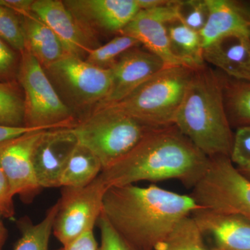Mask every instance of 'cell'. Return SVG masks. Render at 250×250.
<instances>
[{"label": "cell", "instance_id": "obj_1", "mask_svg": "<svg viewBox=\"0 0 250 250\" xmlns=\"http://www.w3.org/2000/svg\"><path fill=\"white\" fill-rule=\"evenodd\" d=\"M210 159L177 127L148 133L130 152L104 169L99 177L107 190L136 182L176 179L193 188L205 175Z\"/></svg>", "mask_w": 250, "mask_h": 250}, {"label": "cell", "instance_id": "obj_2", "mask_svg": "<svg viewBox=\"0 0 250 250\" xmlns=\"http://www.w3.org/2000/svg\"><path fill=\"white\" fill-rule=\"evenodd\" d=\"M191 195L151 184L112 187L102 213L123 238L139 250H153L182 219L200 208Z\"/></svg>", "mask_w": 250, "mask_h": 250}, {"label": "cell", "instance_id": "obj_3", "mask_svg": "<svg viewBox=\"0 0 250 250\" xmlns=\"http://www.w3.org/2000/svg\"><path fill=\"white\" fill-rule=\"evenodd\" d=\"M173 125L210 159L229 157L233 134L221 77L206 65L194 70Z\"/></svg>", "mask_w": 250, "mask_h": 250}, {"label": "cell", "instance_id": "obj_4", "mask_svg": "<svg viewBox=\"0 0 250 250\" xmlns=\"http://www.w3.org/2000/svg\"><path fill=\"white\" fill-rule=\"evenodd\" d=\"M71 128L79 144L98 158L103 170L126 155L148 133L158 129L112 106L95 108Z\"/></svg>", "mask_w": 250, "mask_h": 250}, {"label": "cell", "instance_id": "obj_5", "mask_svg": "<svg viewBox=\"0 0 250 250\" xmlns=\"http://www.w3.org/2000/svg\"><path fill=\"white\" fill-rule=\"evenodd\" d=\"M193 71L183 65L166 66L121 101L106 106H114L152 127L172 126Z\"/></svg>", "mask_w": 250, "mask_h": 250}, {"label": "cell", "instance_id": "obj_6", "mask_svg": "<svg viewBox=\"0 0 250 250\" xmlns=\"http://www.w3.org/2000/svg\"><path fill=\"white\" fill-rule=\"evenodd\" d=\"M18 82L24 96V126L51 129L68 127L75 123L47 76L43 67L25 49L21 52Z\"/></svg>", "mask_w": 250, "mask_h": 250}, {"label": "cell", "instance_id": "obj_7", "mask_svg": "<svg viewBox=\"0 0 250 250\" xmlns=\"http://www.w3.org/2000/svg\"><path fill=\"white\" fill-rule=\"evenodd\" d=\"M190 195L201 208L241 215L250 221V179L228 156L210 159Z\"/></svg>", "mask_w": 250, "mask_h": 250}, {"label": "cell", "instance_id": "obj_8", "mask_svg": "<svg viewBox=\"0 0 250 250\" xmlns=\"http://www.w3.org/2000/svg\"><path fill=\"white\" fill-rule=\"evenodd\" d=\"M106 190L99 176L85 187H62L53 228V234L62 246L94 230Z\"/></svg>", "mask_w": 250, "mask_h": 250}, {"label": "cell", "instance_id": "obj_9", "mask_svg": "<svg viewBox=\"0 0 250 250\" xmlns=\"http://www.w3.org/2000/svg\"><path fill=\"white\" fill-rule=\"evenodd\" d=\"M46 69L70 98L81 106L98 105L111 89L110 68L95 66L80 57L66 54Z\"/></svg>", "mask_w": 250, "mask_h": 250}, {"label": "cell", "instance_id": "obj_10", "mask_svg": "<svg viewBox=\"0 0 250 250\" xmlns=\"http://www.w3.org/2000/svg\"><path fill=\"white\" fill-rule=\"evenodd\" d=\"M44 131H30L0 143V165L11 193L18 195L25 203L32 202L42 189L36 178L33 154Z\"/></svg>", "mask_w": 250, "mask_h": 250}, {"label": "cell", "instance_id": "obj_11", "mask_svg": "<svg viewBox=\"0 0 250 250\" xmlns=\"http://www.w3.org/2000/svg\"><path fill=\"white\" fill-rule=\"evenodd\" d=\"M177 3L170 0L158 7L141 10L119 34L134 38L167 66L183 65L171 51L167 30V23L177 18Z\"/></svg>", "mask_w": 250, "mask_h": 250}, {"label": "cell", "instance_id": "obj_12", "mask_svg": "<svg viewBox=\"0 0 250 250\" xmlns=\"http://www.w3.org/2000/svg\"><path fill=\"white\" fill-rule=\"evenodd\" d=\"M71 127L45 130L36 143L33 162L36 178L42 188L60 187L67 161L78 145Z\"/></svg>", "mask_w": 250, "mask_h": 250}, {"label": "cell", "instance_id": "obj_13", "mask_svg": "<svg viewBox=\"0 0 250 250\" xmlns=\"http://www.w3.org/2000/svg\"><path fill=\"white\" fill-rule=\"evenodd\" d=\"M167 66L162 59L147 49L135 47L125 52L109 67L111 87L106 98L95 108L123 100L153 75Z\"/></svg>", "mask_w": 250, "mask_h": 250}, {"label": "cell", "instance_id": "obj_14", "mask_svg": "<svg viewBox=\"0 0 250 250\" xmlns=\"http://www.w3.org/2000/svg\"><path fill=\"white\" fill-rule=\"evenodd\" d=\"M63 2L92 36L94 31L120 34L141 11L136 0H66Z\"/></svg>", "mask_w": 250, "mask_h": 250}, {"label": "cell", "instance_id": "obj_15", "mask_svg": "<svg viewBox=\"0 0 250 250\" xmlns=\"http://www.w3.org/2000/svg\"><path fill=\"white\" fill-rule=\"evenodd\" d=\"M31 11L59 38L67 54L86 58L95 49L90 35L60 0H34Z\"/></svg>", "mask_w": 250, "mask_h": 250}, {"label": "cell", "instance_id": "obj_16", "mask_svg": "<svg viewBox=\"0 0 250 250\" xmlns=\"http://www.w3.org/2000/svg\"><path fill=\"white\" fill-rule=\"evenodd\" d=\"M191 216L218 250H250V221L244 217L201 208Z\"/></svg>", "mask_w": 250, "mask_h": 250}, {"label": "cell", "instance_id": "obj_17", "mask_svg": "<svg viewBox=\"0 0 250 250\" xmlns=\"http://www.w3.org/2000/svg\"><path fill=\"white\" fill-rule=\"evenodd\" d=\"M208 19L200 31L204 49L233 34L250 36L249 6L231 0H206Z\"/></svg>", "mask_w": 250, "mask_h": 250}, {"label": "cell", "instance_id": "obj_18", "mask_svg": "<svg viewBox=\"0 0 250 250\" xmlns=\"http://www.w3.org/2000/svg\"><path fill=\"white\" fill-rule=\"evenodd\" d=\"M204 59L226 76L250 82V36L224 37L204 49Z\"/></svg>", "mask_w": 250, "mask_h": 250}, {"label": "cell", "instance_id": "obj_19", "mask_svg": "<svg viewBox=\"0 0 250 250\" xmlns=\"http://www.w3.org/2000/svg\"><path fill=\"white\" fill-rule=\"evenodd\" d=\"M25 49L45 68L58 62L66 51L57 35L33 12L21 16Z\"/></svg>", "mask_w": 250, "mask_h": 250}, {"label": "cell", "instance_id": "obj_20", "mask_svg": "<svg viewBox=\"0 0 250 250\" xmlns=\"http://www.w3.org/2000/svg\"><path fill=\"white\" fill-rule=\"evenodd\" d=\"M171 51L184 66L197 70L205 66L200 32L188 27L178 18L167 23Z\"/></svg>", "mask_w": 250, "mask_h": 250}, {"label": "cell", "instance_id": "obj_21", "mask_svg": "<svg viewBox=\"0 0 250 250\" xmlns=\"http://www.w3.org/2000/svg\"><path fill=\"white\" fill-rule=\"evenodd\" d=\"M103 169L98 158L78 143L62 172L60 187H86L100 175Z\"/></svg>", "mask_w": 250, "mask_h": 250}, {"label": "cell", "instance_id": "obj_22", "mask_svg": "<svg viewBox=\"0 0 250 250\" xmlns=\"http://www.w3.org/2000/svg\"><path fill=\"white\" fill-rule=\"evenodd\" d=\"M225 108L230 125L250 124V82L220 76Z\"/></svg>", "mask_w": 250, "mask_h": 250}, {"label": "cell", "instance_id": "obj_23", "mask_svg": "<svg viewBox=\"0 0 250 250\" xmlns=\"http://www.w3.org/2000/svg\"><path fill=\"white\" fill-rule=\"evenodd\" d=\"M58 202L49 208L42 221L34 224L28 218L18 222L21 236L14 250H49L51 234L58 212Z\"/></svg>", "mask_w": 250, "mask_h": 250}, {"label": "cell", "instance_id": "obj_24", "mask_svg": "<svg viewBox=\"0 0 250 250\" xmlns=\"http://www.w3.org/2000/svg\"><path fill=\"white\" fill-rule=\"evenodd\" d=\"M153 250H211L191 215L180 220Z\"/></svg>", "mask_w": 250, "mask_h": 250}, {"label": "cell", "instance_id": "obj_25", "mask_svg": "<svg viewBox=\"0 0 250 250\" xmlns=\"http://www.w3.org/2000/svg\"><path fill=\"white\" fill-rule=\"evenodd\" d=\"M0 125L25 126L24 96L18 82H0Z\"/></svg>", "mask_w": 250, "mask_h": 250}, {"label": "cell", "instance_id": "obj_26", "mask_svg": "<svg viewBox=\"0 0 250 250\" xmlns=\"http://www.w3.org/2000/svg\"><path fill=\"white\" fill-rule=\"evenodd\" d=\"M141 44L134 38L120 34L104 45L92 49L85 60L102 68H109L121 56Z\"/></svg>", "mask_w": 250, "mask_h": 250}, {"label": "cell", "instance_id": "obj_27", "mask_svg": "<svg viewBox=\"0 0 250 250\" xmlns=\"http://www.w3.org/2000/svg\"><path fill=\"white\" fill-rule=\"evenodd\" d=\"M0 39L17 52L25 50L21 16L0 4Z\"/></svg>", "mask_w": 250, "mask_h": 250}, {"label": "cell", "instance_id": "obj_28", "mask_svg": "<svg viewBox=\"0 0 250 250\" xmlns=\"http://www.w3.org/2000/svg\"><path fill=\"white\" fill-rule=\"evenodd\" d=\"M177 16L179 21L188 27L200 32L208 19V9L206 0H178Z\"/></svg>", "mask_w": 250, "mask_h": 250}, {"label": "cell", "instance_id": "obj_29", "mask_svg": "<svg viewBox=\"0 0 250 250\" xmlns=\"http://www.w3.org/2000/svg\"><path fill=\"white\" fill-rule=\"evenodd\" d=\"M230 160L237 168L250 166V124L237 127L233 135Z\"/></svg>", "mask_w": 250, "mask_h": 250}, {"label": "cell", "instance_id": "obj_30", "mask_svg": "<svg viewBox=\"0 0 250 250\" xmlns=\"http://www.w3.org/2000/svg\"><path fill=\"white\" fill-rule=\"evenodd\" d=\"M21 54L0 39V82H18Z\"/></svg>", "mask_w": 250, "mask_h": 250}, {"label": "cell", "instance_id": "obj_31", "mask_svg": "<svg viewBox=\"0 0 250 250\" xmlns=\"http://www.w3.org/2000/svg\"><path fill=\"white\" fill-rule=\"evenodd\" d=\"M97 225L101 234V242L98 250H139L125 241L113 228L103 213L98 218Z\"/></svg>", "mask_w": 250, "mask_h": 250}, {"label": "cell", "instance_id": "obj_32", "mask_svg": "<svg viewBox=\"0 0 250 250\" xmlns=\"http://www.w3.org/2000/svg\"><path fill=\"white\" fill-rule=\"evenodd\" d=\"M14 197L9 182L0 165V215L9 219L14 218L16 212L13 200Z\"/></svg>", "mask_w": 250, "mask_h": 250}, {"label": "cell", "instance_id": "obj_33", "mask_svg": "<svg viewBox=\"0 0 250 250\" xmlns=\"http://www.w3.org/2000/svg\"><path fill=\"white\" fill-rule=\"evenodd\" d=\"M55 250H98L94 230H90L62 248Z\"/></svg>", "mask_w": 250, "mask_h": 250}, {"label": "cell", "instance_id": "obj_34", "mask_svg": "<svg viewBox=\"0 0 250 250\" xmlns=\"http://www.w3.org/2000/svg\"><path fill=\"white\" fill-rule=\"evenodd\" d=\"M39 130H47L42 128L27 127V126H21V127H13V126H6L0 125V143L9 141L18 136L33 131Z\"/></svg>", "mask_w": 250, "mask_h": 250}, {"label": "cell", "instance_id": "obj_35", "mask_svg": "<svg viewBox=\"0 0 250 250\" xmlns=\"http://www.w3.org/2000/svg\"><path fill=\"white\" fill-rule=\"evenodd\" d=\"M34 0H0V4L11 9L20 16L32 12L33 3Z\"/></svg>", "mask_w": 250, "mask_h": 250}, {"label": "cell", "instance_id": "obj_36", "mask_svg": "<svg viewBox=\"0 0 250 250\" xmlns=\"http://www.w3.org/2000/svg\"><path fill=\"white\" fill-rule=\"evenodd\" d=\"M140 10L153 9L167 4L170 0H136Z\"/></svg>", "mask_w": 250, "mask_h": 250}, {"label": "cell", "instance_id": "obj_37", "mask_svg": "<svg viewBox=\"0 0 250 250\" xmlns=\"http://www.w3.org/2000/svg\"><path fill=\"white\" fill-rule=\"evenodd\" d=\"M7 238V230L5 227H2L0 229V250L2 249L5 242Z\"/></svg>", "mask_w": 250, "mask_h": 250}, {"label": "cell", "instance_id": "obj_38", "mask_svg": "<svg viewBox=\"0 0 250 250\" xmlns=\"http://www.w3.org/2000/svg\"><path fill=\"white\" fill-rule=\"evenodd\" d=\"M238 170H239L243 175L246 176V177L250 179V167H245V168H238Z\"/></svg>", "mask_w": 250, "mask_h": 250}, {"label": "cell", "instance_id": "obj_39", "mask_svg": "<svg viewBox=\"0 0 250 250\" xmlns=\"http://www.w3.org/2000/svg\"><path fill=\"white\" fill-rule=\"evenodd\" d=\"M4 225H3V223H1V221H0V229H1V228H2V227H4Z\"/></svg>", "mask_w": 250, "mask_h": 250}, {"label": "cell", "instance_id": "obj_40", "mask_svg": "<svg viewBox=\"0 0 250 250\" xmlns=\"http://www.w3.org/2000/svg\"><path fill=\"white\" fill-rule=\"evenodd\" d=\"M211 250H218L215 249V248H211Z\"/></svg>", "mask_w": 250, "mask_h": 250}, {"label": "cell", "instance_id": "obj_41", "mask_svg": "<svg viewBox=\"0 0 250 250\" xmlns=\"http://www.w3.org/2000/svg\"></svg>", "mask_w": 250, "mask_h": 250}]
</instances>
